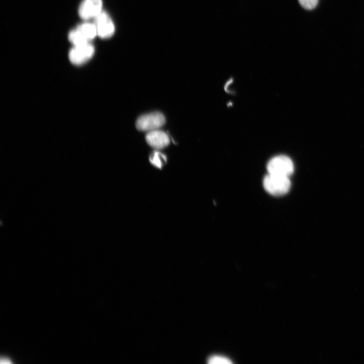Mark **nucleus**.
I'll list each match as a JSON object with an SVG mask.
<instances>
[{
    "label": "nucleus",
    "mask_w": 364,
    "mask_h": 364,
    "mask_svg": "<svg viewBox=\"0 0 364 364\" xmlns=\"http://www.w3.org/2000/svg\"><path fill=\"white\" fill-rule=\"evenodd\" d=\"M263 184L266 191L275 196L286 194L291 187L289 177L268 173L264 177Z\"/></svg>",
    "instance_id": "nucleus-1"
},
{
    "label": "nucleus",
    "mask_w": 364,
    "mask_h": 364,
    "mask_svg": "<svg viewBox=\"0 0 364 364\" xmlns=\"http://www.w3.org/2000/svg\"><path fill=\"white\" fill-rule=\"evenodd\" d=\"M97 35L94 23H84L71 30L68 35L69 40L74 45L89 43Z\"/></svg>",
    "instance_id": "nucleus-2"
},
{
    "label": "nucleus",
    "mask_w": 364,
    "mask_h": 364,
    "mask_svg": "<svg viewBox=\"0 0 364 364\" xmlns=\"http://www.w3.org/2000/svg\"><path fill=\"white\" fill-rule=\"evenodd\" d=\"M292 160L287 156L279 155L271 159L267 163L268 174L289 177L294 171Z\"/></svg>",
    "instance_id": "nucleus-3"
},
{
    "label": "nucleus",
    "mask_w": 364,
    "mask_h": 364,
    "mask_svg": "<svg viewBox=\"0 0 364 364\" xmlns=\"http://www.w3.org/2000/svg\"><path fill=\"white\" fill-rule=\"evenodd\" d=\"M165 122L163 114L160 112H152L141 116L136 120L135 126L141 131H150L158 129Z\"/></svg>",
    "instance_id": "nucleus-4"
},
{
    "label": "nucleus",
    "mask_w": 364,
    "mask_h": 364,
    "mask_svg": "<svg viewBox=\"0 0 364 364\" xmlns=\"http://www.w3.org/2000/svg\"><path fill=\"white\" fill-rule=\"evenodd\" d=\"M95 49L90 43L74 46L69 53L70 62L75 65H81L94 55Z\"/></svg>",
    "instance_id": "nucleus-5"
},
{
    "label": "nucleus",
    "mask_w": 364,
    "mask_h": 364,
    "mask_svg": "<svg viewBox=\"0 0 364 364\" xmlns=\"http://www.w3.org/2000/svg\"><path fill=\"white\" fill-rule=\"evenodd\" d=\"M94 19V24L98 36L103 38H107L113 34L115 30L114 24L106 12L102 11Z\"/></svg>",
    "instance_id": "nucleus-6"
},
{
    "label": "nucleus",
    "mask_w": 364,
    "mask_h": 364,
    "mask_svg": "<svg viewBox=\"0 0 364 364\" xmlns=\"http://www.w3.org/2000/svg\"><path fill=\"white\" fill-rule=\"evenodd\" d=\"M102 0H83L78 9V14L81 18L87 20L95 18L102 11Z\"/></svg>",
    "instance_id": "nucleus-7"
},
{
    "label": "nucleus",
    "mask_w": 364,
    "mask_h": 364,
    "mask_svg": "<svg viewBox=\"0 0 364 364\" xmlns=\"http://www.w3.org/2000/svg\"><path fill=\"white\" fill-rule=\"evenodd\" d=\"M146 140L150 146L156 149H162L167 146L170 143L167 134L158 129L149 131L146 136Z\"/></svg>",
    "instance_id": "nucleus-8"
},
{
    "label": "nucleus",
    "mask_w": 364,
    "mask_h": 364,
    "mask_svg": "<svg viewBox=\"0 0 364 364\" xmlns=\"http://www.w3.org/2000/svg\"><path fill=\"white\" fill-rule=\"evenodd\" d=\"M149 160L153 165L161 169L166 163L167 158L163 153L155 151L150 155Z\"/></svg>",
    "instance_id": "nucleus-9"
},
{
    "label": "nucleus",
    "mask_w": 364,
    "mask_h": 364,
    "mask_svg": "<svg viewBox=\"0 0 364 364\" xmlns=\"http://www.w3.org/2000/svg\"><path fill=\"white\" fill-rule=\"evenodd\" d=\"M210 364H232L233 362L229 358L220 355H213L207 359Z\"/></svg>",
    "instance_id": "nucleus-10"
},
{
    "label": "nucleus",
    "mask_w": 364,
    "mask_h": 364,
    "mask_svg": "<svg viewBox=\"0 0 364 364\" xmlns=\"http://www.w3.org/2000/svg\"><path fill=\"white\" fill-rule=\"evenodd\" d=\"M298 2L303 8L307 10L314 8L318 3V0H298Z\"/></svg>",
    "instance_id": "nucleus-11"
},
{
    "label": "nucleus",
    "mask_w": 364,
    "mask_h": 364,
    "mask_svg": "<svg viewBox=\"0 0 364 364\" xmlns=\"http://www.w3.org/2000/svg\"><path fill=\"white\" fill-rule=\"evenodd\" d=\"M1 363H7V364H9V363H11L12 362H11V360H10L9 358H6V357H2V358H1Z\"/></svg>",
    "instance_id": "nucleus-12"
}]
</instances>
